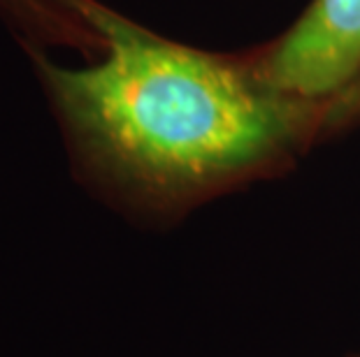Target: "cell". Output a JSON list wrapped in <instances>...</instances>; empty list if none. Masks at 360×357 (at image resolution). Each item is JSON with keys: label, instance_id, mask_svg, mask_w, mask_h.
Listing matches in <instances>:
<instances>
[{"label": "cell", "instance_id": "cell-1", "mask_svg": "<svg viewBox=\"0 0 360 357\" xmlns=\"http://www.w3.org/2000/svg\"><path fill=\"white\" fill-rule=\"evenodd\" d=\"M103 58L63 67L21 44L77 170L114 202L167 214L279 165L344 116V95L304 97L237 60L151 33L98 0H63Z\"/></svg>", "mask_w": 360, "mask_h": 357}, {"label": "cell", "instance_id": "cell-2", "mask_svg": "<svg viewBox=\"0 0 360 357\" xmlns=\"http://www.w3.org/2000/svg\"><path fill=\"white\" fill-rule=\"evenodd\" d=\"M258 70L290 93L333 97L360 79V0H314L302 19L256 56Z\"/></svg>", "mask_w": 360, "mask_h": 357}, {"label": "cell", "instance_id": "cell-3", "mask_svg": "<svg viewBox=\"0 0 360 357\" xmlns=\"http://www.w3.org/2000/svg\"><path fill=\"white\" fill-rule=\"evenodd\" d=\"M0 17L12 26L21 44L63 42L98 51L96 33L63 0H0Z\"/></svg>", "mask_w": 360, "mask_h": 357}, {"label": "cell", "instance_id": "cell-4", "mask_svg": "<svg viewBox=\"0 0 360 357\" xmlns=\"http://www.w3.org/2000/svg\"><path fill=\"white\" fill-rule=\"evenodd\" d=\"M354 357H360V355H354Z\"/></svg>", "mask_w": 360, "mask_h": 357}]
</instances>
